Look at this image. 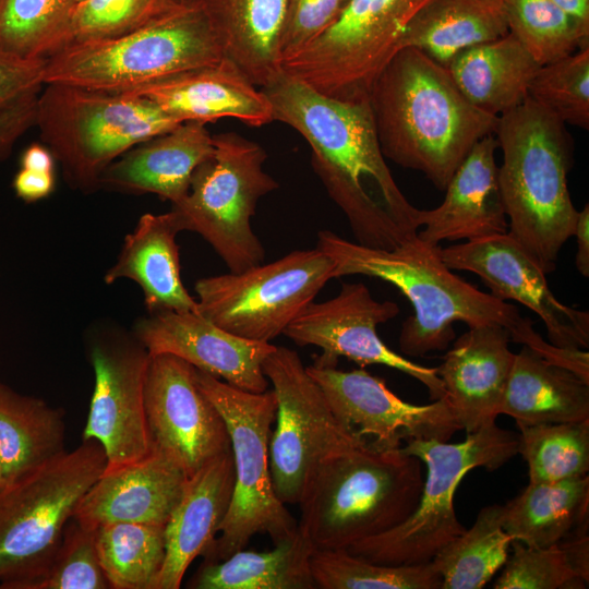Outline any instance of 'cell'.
<instances>
[{"label": "cell", "instance_id": "6da1fadb", "mask_svg": "<svg viewBox=\"0 0 589 589\" xmlns=\"http://www.w3.org/2000/svg\"><path fill=\"white\" fill-rule=\"evenodd\" d=\"M261 89L274 121L288 124L309 143L311 166L345 214L357 243L394 250L417 236L421 209L395 182L369 99L325 96L281 70Z\"/></svg>", "mask_w": 589, "mask_h": 589}, {"label": "cell", "instance_id": "7a4b0ae2", "mask_svg": "<svg viewBox=\"0 0 589 589\" xmlns=\"http://www.w3.org/2000/svg\"><path fill=\"white\" fill-rule=\"evenodd\" d=\"M316 248L333 260V278L348 275L380 278L409 300L413 314L401 324L398 339L405 356L423 357L447 349L455 338L457 322L468 327L496 324L509 333L512 341L589 377L587 350L561 349L544 340L517 306L454 274L442 260L440 244H430L416 236L394 250H381L322 230L317 233Z\"/></svg>", "mask_w": 589, "mask_h": 589}, {"label": "cell", "instance_id": "3957f363", "mask_svg": "<svg viewBox=\"0 0 589 589\" xmlns=\"http://www.w3.org/2000/svg\"><path fill=\"white\" fill-rule=\"evenodd\" d=\"M368 99L384 157L422 172L440 191L498 122L465 97L447 68L412 47L390 58Z\"/></svg>", "mask_w": 589, "mask_h": 589}, {"label": "cell", "instance_id": "277c9868", "mask_svg": "<svg viewBox=\"0 0 589 589\" xmlns=\"http://www.w3.org/2000/svg\"><path fill=\"white\" fill-rule=\"evenodd\" d=\"M494 135L508 235L550 274L578 216L567 185L573 141L565 124L530 97L498 116Z\"/></svg>", "mask_w": 589, "mask_h": 589}, {"label": "cell", "instance_id": "5b68a950", "mask_svg": "<svg viewBox=\"0 0 589 589\" xmlns=\"http://www.w3.org/2000/svg\"><path fill=\"white\" fill-rule=\"evenodd\" d=\"M423 462L369 442L321 460L299 501V529L315 550H346L401 524L416 509Z\"/></svg>", "mask_w": 589, "mask_h": 589}, {"label": "cell", "instance_id": "8992f818", "mask_svg": "<svg viewBox=\"0 0 589 589\" xmlns=\"http://www.w3.org/2000/svg\"><path fill=\"white\" fill-rule=\"evenodd\" d=\"M224 57L205 5L181 4L124 35L67 45L46 59L44 84L124 94Z\"/></svg>", "mask_w": 589, "mask_h": 589}, {"label": "cell", "instance_id": "52a82bcc", "mask_svg": "<svg viewBox=\"0 0 589 589\" xmlns=\"http://www.w3.org/2000/svg\"><path fill=\"white\" fill-rule=\"evenodd\" d=\"M45 85L35 125L68 182L84 192L98 189L101 172L122 154L182 123L141 97Z\"/></svg>", "mask_w": 589, "mask_h": 589}, {"label": "cell", "instance_id": "ba28073f", "mask_svg": "<svg viewBox=\"0 0 589 589\" xmlns=\"http://www.w3.org/2000/svg\"><path fill=\"white\" fill-rule=\"evenodd\" d=\"M106 462L103 446L83 440L0 493V588L33 589L46 574L67 524Z\"/></svg>", "mask_w": 589, "mask_h": 589}, {"label": "cell", "instance_id": "9c48e42d", "mask_svg": "<svg viewBox=\"0 0 589 589\" xmlns=\"http://www.w3.org/2000/svg\"><path fill=\"white\" fill-rule=\"evenodd\" d=\"M519 434L495 422L468 433L460 443L410 440L401 450L416 456L426 467L419 503L398 526L347 548L352 555L386 565H412L432 558L466 528L454 507V495L462 478L472 469L490 471L518 454Z\"/></svg>", "mask_w": 589, "mask_h": 589}, {"label": "cell", "instance_id": "30bf717a", "mask_svg": "<svg viewBox=\"0 0 589 589\" xmlns=\"http://www.w3.org/2000/svg\"><path fill=\"white\" fill-rule=\"evenodd\" d=\"M195 378L226 423L235 469L229 509L219 536L202 554L203 561H224L259 533L268 534L274 544L291 538L298 521L277 497L269 470V440L277 410L274 390H243L196 368Z\"/></svg>", "mask_w": 589, "mask_h": 589}, {"label": "cell", "instance_id": "8fae6325", "mask_svg": "<svg viewBox=\"0 0 589 589\" xmlns=\"http://www.w3.org/2000/svg\"><path fill=\"white\" fill-rule=\"evenodd\" d=\"M213 141V155L195 169L187 195L171 212L182 231L201 235L231 273H240L264 261L251 219L260 199L279 184L264 170L267 154L259 143L236 132Z\"/></svg>", "mask_w": 589, "mask_h": 589}, {"label": "cell", "instance_id": "7c38bea8", "mask_svg": "<svg viewBox=\"0 0 589 589\" xmlns=\"http://www.w3.org/2000/svg\"><path fill=\"white\" fill-rule=\"evenodd\" d=\"M430 0H349L336 22L284 59L287 75L346 101L368 99L407 25Z\"/></svg>", "mask_w": 589, "mask_h": 589}, {"label": "cell", "instance_id": "4fadbf2b", "mask_svg": "<svg viewBox=\"0 0 589 589\" xmlns=\"http://www.w3.org/2000/svg\"><path fill=\"white\" fill-rule=\"evenodd\" d=\"M333 260L318 248L195 283L197 312L239 337L269 342L333 279Z\"/></svg>", "mask_w": 589, "mask_h": 589}, {"label": "cell", "instance_id": "5bb4252c", "mask_svg": "<svg viewBox=\"0 0 589 589\" xmlns=\"http://www.w3.org/2000/svg\"><path fill=\"white\" fill-rule=\"evenodd\" d=\"M262 368L277 400L268 450L273 486L283 503L298 504L321 460L366 442L336 417L297 351L276 346Z\"/></svg>", "mask_w": 589, "mask_h": 589}, {"label": "cell", "instance_id": "9a60e30c", "mask_svg": "<svg viewBox=\"0 0 589 589\" xmlns=\"http://www.w3.org/2000/svg\"><path fill=\"white\" fill-rule=\"evenodd\" d=\"M399 306L374 299L362 283H344L334 298L310 303L283 335L300 347L316 346L322 353L314 365L336 368L345 357L361 368L370 364L396 369L422 383L433 400L445 396L437 368L418 364L387 347L377 326L395 318Z\"/></svg>", "mask_w": 589, "mask_h": 589}, {"label": "cell", "instance_id": "2e32d148", "mask_svg": "<svg viewBox=\"0 0 589 589\" xmlns=\"http://www.w3.org/2000/svg\"><path fill=\"white\" fill-rule=\"evenodd\" d=\"M336 417L356 435L380 449H398L410 440L447 442L462 430L444 396L428 405L400 399L364 368L306 366Z\"/></svg>", "mask_w": 589, "mask_h": 589}, {"label": "cell", "instance_id": "e0dca14e", "mask_svg": "<svg viewBox=\"0 0 589 589\" xmlns=\"http://www.w3.org/2000/svg\"><path fill=\"white\" fill-rule=\"evenodd\" d=\"M144 400L153 447L178 462L189 478L231 449L221 414L187 361L169 353L149 356Z\"/></svg>", "mask_w": 589, "mask_h": 589}, {"label": "cell", "instance_id": "ac0fdd59", "mask_svg": "<svg viewBox=\"0 0 589 589\" xmlns=\"http://www.w3.org/2000/svg\"><path fill=\"white\" fill-rule=\"evenodd\" d=\"M447 267L476 274L495 298L514 300L543 322L549 342L561 349L587 350L589 313L562 303L540 266L507 233L441 248Z\"/></svg>", "mask_w": 589, "mask_h": 589}, {"label": "cell", "instance_id": "d6986e66", "mask_svg": "<svg viewBox=\"0 0 589 589\" xmlns=\"http://www.w3.org/2000/svg\"><path fill=\"white\" fill-rule=\"evenodd\" d=\"M91 358L95 386L83 440L103 446L107 472L153 449L144 400L149 354L139 341L107 338L94 345Z\"/></svg>", "mask_w": 589, "mask_h": 589}, {"label": "cell", "instance_id": "ffe728a7", "mask_svg": "<svg viewBox=\"0 0 589 589\" xmlns=\"http://www.w3.org/2000/svg\"><path fill=\"white\" fill-rule=\"evenodd\" d=\"M135 337L149 356L173 354L231 386L267 390L262 365L276 346L231 334L199 312L151 313L137 322Z\"/></svg>", "mask_w": 589, "mask_h": 589}, {"label": "cell", "instance_id": "44dd1931", "mask_svg": "<svg viewBox=\"0 0 589 589\" xmlns=\"http://www.w3.org/2000/svg\"><path fill=\"white\" fill-rule=\"evenodd\" d=\"M124 94L146 99L180 122L233 118L260 128L274 121L266 95L226 57Z\"/></svg>", "mask_w": 589, "mask_h": 589}, {"label": "cell", "instance_id": "7402d4cb", "mask_svg": "<svg viewBox=\"0 0 589 589\" xmlns=\"http://www.w3.org/2000/svg\"><path fill=\"white\" fill-rule=\"evenodd\" d=\"M188 478L178 462L153 447L135 462L104 471L80 500L73 518L91 528L111 522L165 526Z\"/></svg>", "mask_w": 589, "mask_h": 589}, {"label": "cell", "instance_id": "603a6c76", "mask_svg": "<svg viewBox=\"0 0 589 589\" xmlns=\"http://www.w3.org/2000/svg\"><path fill=\"white\" fill-rule=\"evenodd\" d=\"M509 333L496 324L468 327L447 351L437 374L461 429L495 422L515 359Z\"/></svg>", "mask_w": 589, "mask_h": 589}, {"label": "cell", "instance_id": "cb8c5ba5", "mask_svg": "<svg viewBox=\"0 0 589 589\" xmlns=\"http://www.w3.org/2000/svg\"><path fill=\"white\" fill-rule=\"evenodd\" d=\"M497 148L494 134L473 146L447 183L443 202L433 209H421L418 238L438 245L442 241H471L508 232L495 160Z\"/></svg>", "mask_w": 589, "mask_h": 589}, {"label": "cell", "instance_id": "d4e9b609", "mask_svg": "<svg viewBox=\"0 0 589 589\" xmlns=\"http://www.w3.org/2000/svg\"><path fill=\"white\" fill-rule=\"evenodd\" d=\"M205 123L187 121L142 142L112 161L98 188L123 193H154L172 204L190 189L195 169L214 153Z\"/></svg>", "mask_w": 589, "mask_h": 589}, {"label": "cell", "instance_id": "484cf974", "mask_svg": "<svg viewBox=\"0 0 589 589\" xmlns=\"http://www.w3.org/2000/svg\"><path fill=\"white\" fill-rule=\"evenodd\" d=\"M235 486L231 449L188 478L165 525L166 557L156 589H178L188 567L216 538Z\"/></svg>", "mask_w": 589, "mask_h": 589}, {"label": "cell", "instance_id": "4316f807", "mask_svg": "<svg viewBox=\"0 0 589 589\" xmlns=\"http://www.w3.org/2000/svg\"><path fill=\"white\" fill-rule=\"evenodd\" d=\"M181 230L170 211L144 214L123 242L117 262L105 274L106 284L128 278L142 289L149 313L197 312V302L181 279L177 233Z\"/></svg>", "mask_w": 589, "mask_h": 589}, {"label": "cell", "instance_id": "83f0119b", "mask_svg": "<svg viewBox=\"0 0 589 589\" xmlns=\"http://www.w3.org/2000/svg\"><path fill=\"white\" fill-rule=\"evenodd\" d=\"M501 414L517 425L589 419V378L522 346L515 359Z\"/></svg>", "mask_w": 589, "mask_h": 589}, {"label": "cell", "instance_id": "f1b7e54d", "mask_svg": "<svg viewBox=\"0 0 589 589\" xmlns=\"http://www.w3.org/2000/svg\"><path fill=\"white\" fill-rule=\"evenodd\" d=\"M224 56L263 87L280 71L289 0H202Z\"/></svg>", "mask_w": 589, "mask_h": 589}, {"label": "cell", "instance_id": "f546056e", "mask_svg": "<svg viewBox=\"0 0 589 589\" xmlns=\"http://www.w3.org/2000/svg\"><path fill=\"white\" fill-rule=\"evenodd\" d=\"M508 33L503 1L430 0L407 25L398 50L416 48L447 68L464 50Z\"/></svg>", "mask_w": 589, "mask_h": 589}, {"label": "cell", "instance_id": "4dcf8cb0", "mask_svg": "<svg viewBox=\"0 0 589 589\" xmlns=\"http://www.w3.org/2000/svg\"><path fill=\"white\" fill-rule=\"evenodd\" d=\"M540 67L508 33L464 50L447 69L474 107L498 117L526 100L529 85Z\"/></svg>", "mask_w": 589, "mask_h": 589}, {"label": "cell", "instance_id": "1f68e13d", "mask_svg": "<svg viewBox=\"0 0 589 589\" xmlns=\"http://www.w3.org/2000/svg\"><path fill=\"white\" fill-rule=\"evenodd\" d=\"M589 478L529 484L503 505V528L512 541L548 548L575 528L588 526Z\"/></svg>", "mask_w": 589, "mask_h": 589}, {"label": "cell", "instance_id": "d6a6232c", "mask_svg": "<svg viewBox=\"0 0 589 589\" xmlns=\"http://www.w3.org/2000/svg\"><path fill=\"white\" fill-rule=\"evenodd\" d=\"M63 411L0 382V460L7 486L64 452Z\"/></svg>", "mask_w": 589, "mask_h": 589}, {"label": "cell", "instance_id": "836d02e7", "mask_svg": "<svg viewBox=\"0 0 589 589\" xmlns=\"http://www.w3.org/2000/svg\"><path fill=\"white\" fill-rule=\"evenodd\" d=\"M315 548L299 529L266 552L237 551L219 562H202L189 582L194 589H314Z\"/></svg>", "mask_w": 589, "mask_h": 589}, {"label": "cell", "instance_id": "e575fe53", "mask_svg": "<svg viewBox=\"0 0 589 589\" xmlns=\"http://www.w3.org/2000/svg\"><path fill=\"white\" fill-rule=\"evenodd\" d=\"M510 543L503 528V505L483 507L473 526L432 558L442 589L483 588L507 561Z\"/></svg>", "mask_w": 589, "mask_h": 589}, {"label": "cell", "instance_id": "d590c367", "mask_svg": "<svg viewBox=\"0 0 589 589\" xmlns=\"http://www.w3.org/2000/svg\"><path fill=\"white\" fill-rule=\"evenodd\" d=\"M96 545L111 589H156L166 557L165 526L101 525L96 529Z\"/></svg>", "mask_w": 589, "mask_h": 589}, {"label": "cell", "instance_id": "8d00e7d4", "mask_svg": "<svg viewBox=\"0 0 589 589\" xmlns=\"http://www.w3.org/2000/svg\"><path fill=\"white\" fill-rule=\"evenodd\" d=\"M311 570L321 589H442V578L431 562L386 565L346 550H315Z\"/></svg>", "mask_w": 589, "mask_h": 589}, {"label": "cell", "instance_id": "74e56055", "mask_svg": "<svg viewBox=\"0 0 589 589\" xmlns=\"http://www.w3.org/2000/svg\"><path fill=\"white\" fill-rule=\"evenodd\" d=\"M518 454L528 465L529 482H558L589 471V419L517 425Z\"/></svg>", "mask_w": 589, "mask_h": 589}, {"label": "cell", "instance_id": "f35d334b", "mask_svg": "<svg viewBox=\"0 0 589 589\" xmlns=\"http://www.w3.org/2000/svg\"><path fill=\"white\" fill-rule=\"evenodd\" d=\"M75 0H0V49L47 59L68 40Z\"/></svg>", "mask_w": 589, "mask_h": 589}, {"label": "cell", "instance_id": "ab89813d", "mask_svg": "<svg viewBox=\"0 0 589 589\" xmlns=\"http://www.w3.org/2000/svg\"><path fill=\"white\" fill-rule=\"evenodd\" d=\"M506 10L509 33L540 65L589 47V28L550 0H509Z\"/></svg>", "mask_w": 589, "mask_h": 589}, {"label": "cell", "instance_id": "60d3db41", "mask_svg": "<svg viewBox=\"0 0 589 589\" xmlns=\"http://www.w3.org/2000/svg\"><path fill=\"white\" fill-rule=\"evenodd\" d=\"M528 97L564 124L589 129V47L543 64L533 76Z\"/></svg>", "mask_w": 589, "mask_h": 589}, {"label": "cell", "instance_id": "b9f144b4", "mask_svg": "<svg viewBox=\"0 0 589 589\" xmlns=\"http://www.w3.org/2000/svg\"><path fill=\"white\" fill-rule=\"evenodd\" d=\"M176 0H83L75 3L67 45L118 37L176 7ZM64 46V47H65Z\"/></svg>", "mask_w": 589, "mask_h": 589}, {"label": "cell", "instance_id": "7bdbcfd3", "mask_svg": "<svg viewBox=\"0 0 589 589\" xmlns=\"http://www.w3.org/2000/svg\"><path fill=\"white\" fill-rule=\"evenodd\" d=\"M510 546L513 554L503 565L495 589H579L588 585L560 543L529 548L512 541Z\"/></svg>", "mask_w": 589, "mask_h": 589}, {"label": "cell", "instance_id": "ee69618b", "mask_svg": "<svg viewBox=\"0 0 589 589\" xmlns=\"http://www.w3.org/2000/svg\"><path fill=\"white\" fill-rule=\"evenodd\" d=\"M96 529L72 517L48 570L33 589H111L99 561Z\"/></svg>", "mask_w": 589, "mask_h": 589}, {"label": "cell", "instance_id": "f6af8a7d", "mask_svg": "<svg viewBox=\"0 0 589 589\" xmlns=\"http://www.w3.org/2000/svg\"><path fill=\"white\" fill-rule=\"evenodd\" d=\"M349 0H289L280 63L330 27Z\"/></svg>", "mask_w": 589, "mask_h": 589}, {"label": "cell", "instance_id": "bcb514c9", "mask_svg": "<svg viewBox=\"0 0 589 589\" xmlns=\"http://www.w3.org/2000/svg\"><path fill=\"white\" fill-rule=\"evenodd\" d=\"M46 59L22 58L0 49V112L24 95L40 91Z\"/></svg>", "mask_w": 589, "mask_h": 589}, {"label": "cell", "instance_id": "7dc6e473", "mask_svg": "<svg viewBox=\"0 0 589 589\" xmlns=\"http://www.w3.org/2000/svg\"><path fill=\"white\" fill-rule=\"evenodd\" d=\"M39 92L24 95L0 112V160L7 158L16 141L35 127Z\"/></svg>", "mask_w": 589, "mask_h": 589}, {"label": "cell", "instance_id": "c3c4849f", "mask_svg": "<svg viewBox=\"0 0 589 589\" xmlns=\"http://www.w3.org/2000/svg\"><path fill=\"white\" fill-rule=\"evenodd\" d=\"M55 188L53 172H40L21 168L13 180L16 195L25 202L48 196Z\"/></svg>", "mask_w": 589, "mask_h": 589}, {"label": "cell", "instance_id": "681fc988", "mask_svg": "<svg viewBox=\"0 0 589 589\" xmlns=\"http://www.w3.org/2000/svg\"><path fill=\"white\" fill-rule=\"evenodd\" d=\"M573 236L576 238L577 251L575 255V265L577 271L584 276L589 277V206L588 204L578 216Z\"/></svg>", "mask_w": 589, "mask_h": 589}, {"label": "cell", "instance_id": "f907efd6", "mask_svg": "<svg viewBox=\"0 0 589 589\" xmlns=\"http://www.w3.org/2000/svg\"><path fill=\"white\" fill-rule=\"evenodd\" d=\"M53 156L50 151L40 144H33L26 148L21 158L24 169L53 172Z\"/></svg>", "mask_w": 589, "mask_h": 589}, {"label": "cell", "instance_id": "816d5d0a", "mask_svg": "<svg viewBox=\"0 0 589 589\" xmlns=\"http://www.w3.org/2000/svg\"><path fill=\"white\" fill-rule=\"evenodd\" d=\"M562 11L589 28V0H550Z\"/></svg>", "mask_w": 589, "mask_h": 589}, {"label": "cell", "instance_id": "f5cc1de1", "mask_svg": "<svg viewBox=\"0 0 589 589\" xmlns=\"http://www.w3.org/2000/svg\"><path fill=\"white\" fill-rule=\"evenodd\" d=\"M7 488V482L3 476L1 460H0V493Z\"/></svg>", "mask_w": 589, "mask_h": 589}, {"label": "cell", "instance_id": "db71d44e", "mask_svg": "<svg viewBox=\"0 0 589 589\" xmlns=\"http://www.w3.org/2000/svg\"><path fill=\"white\" fill-rule=\"evenodd\" d=\"M179 4H183V5H187V4H194V3H199L201 2L202 0H176Z\"/></svg>", "mask_w": 589, "mask_h": 589}, {"label": "cell", "instance_id": "11a10c76", "mask_svg": "<svg viewBox=\"0 0 589 589\" xmlns=\"http://www.w3.org/2000/svg\"><path fill=\"white\" fill-rule=\"evenodd\" d=\"M500 1H503V2H505V3H506V2H507V1H509V0H500Z\"/></svg>", "mask_w": 589, "mask_h": 589}, {"label": "cell", "instance_id": "9f6ffc18", "mask_svg": "<svg viewBox=\"0 0 589 589\" xmlns=\"http://www.w3.org/2000/svg\"><path fill=\"white\" fill-rule=\"evenodd\" d=\"M80 1H83V0H75V3L80 2Z\"/></svg>", "mask_w": 589, "mask_h": 589}]
</instances>
